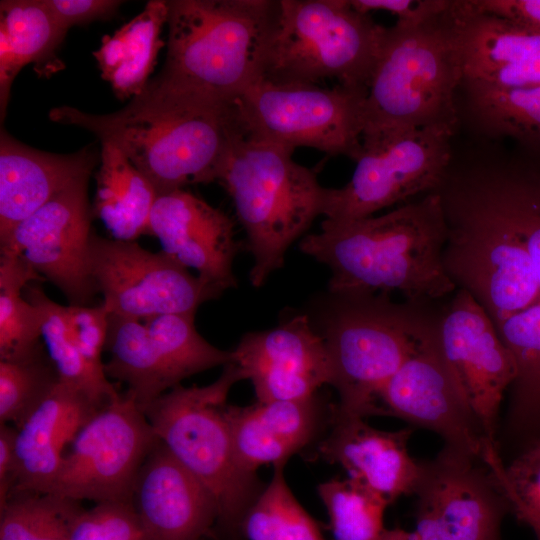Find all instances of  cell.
Returning <instances> with one entry per match:
<instances>
[{"label":"cell","mask_w":540,"mask_h":540,"mask_svg":"<svg viewBox=\"0 0 540 540\" xmlns=\"http://www.w3.org/2000/svg\"><path fill=\"white\" fill-rule=\"evenodd\" d=\"M147 235L162 251L221 292L237 286L232 264L240 244L224 211L184 189L157 195Z\"/></svg>","instance_id":"obj_20"},{"label":"cell","mask_w":540,"mask_h":540,"mask_svg":"<svg viewBox=\"0 0 540 540\" xmlns=\"http://www.w3.org/2000/svg\"><path fill=\"white\" fill-rule=\"evenodd\" d=\"M93 166L94 155L88 149L51 154L28 147L1 129L0 241L58 193L88 179Z\"/></svg>","instance_id":"obj_24"},{"label":"cell","mask_w":540,"mask_h":540,"mask_svg":"<svg viewBox=\"0 0 540 540\" xmlns=\"http://www.w3.org/2000/svg\"><path fill=\"white\" fill-rule=\"evenodd\" d=\"M227 419L236 460L247 473L256 474L257 469L265 464L287 462L296 453L262 424L251 405H228Z\"/></svg>","instance_id":"obj_38"},{"label":"cell","mask_w":540,"mask_h":540,"mask_svg":"<svg viewBox=\"0 0 540 540\" xmlns=\"http://www.w3.org/2000/svg\"><path fill=\"white\" fill-rule=\"evenodd\" d=\"M321 335L340 414L383 415L379 395L423 344L439 334L443 305L383 293L335 296Z\"/></svg>","instance_id":"obj_4"},{"label":"cell","mask_w":540,"mask_h":540,"mask_svg":"<svg viewBox=\"0 0 540 540\" xmlns=\"http://www.w3.org/2000/svg\"><path fill=\"white\" fill-rule=\"evenodd\" d=\"M243 379L240 367L230 362L213 383L179 384L144 411L160 441L211 493L216 525L231 540H240L241 520L264 488L256 474L239 466L227 419L228 394Z\"/></svg>","instance_id":"obj_7"},{"label":"cell","mask_w":540,"mask_h":540,"mask_svg":"<svg viewBox=\"0 0 540 540\" xmlns=\"http://www.w3.org/2000/svg\"><path fill=\"white\" fill-rule=\"evenodd\" d=\"M540 439V438H539ZM538 440V439H537Z\"/></svg>","instance_id":"obj_48"},{"label":"cell","mask_w":540,"mask_h":540,"mask_svg":"<svg viewBox=\"0 0 540 540\" xmlns=\"http://www.w3.org/2000/svg\"><path fill=\"white\" fill-rule=\"evenodd\" d=\"M17 429L7 423L0 424V508L10 497L16 481Z\"/></svg>","instance_id":"obj_45"},{"label":"cell","mask_w":540,"mask_h":540,"mask_svg":"<svg viewBox=\"0 0 540 540\" xmlns=\"http://www.w3.org/2000/svg\"><path fill=\"white\" fill-rule=\"evenodd\" d=\"M81 501L50 493L18 492L0 508V540H69Z\"/></svg>","instance_id":"obj_34"},{"label":"cell","mask_w":540,"mask_h":540,"mask_svg":"<svg viewBox=\"0 0 540 540\" xmlns=\"http://www.w3.org/2000/svg\"><path fill=\"white\" fill-rule=\"evenodd\" d=\"M439 338L485 437L497 445L501 403L516 377L511 352L483 308L462 289L443 305Z\"/></svg>","instance_id":"obj_17"},{"label":"cell","mask_w":540,"mask_h":540,"mask_svg":"<svg viewBox=\"0 0 540 540\" xmlns=\"http://www.w3.org/2000/svg\"><path fill=\"white\" fill-rule=\"evenodd\" d=\"M383 415L438 434L444 446L483 461L487 440L448 364L439 334L423 344L389 379L379 395Z\"/></svg>","instance_id":"obj_15"},{"label":"cell","mask_w":540,"mask_h":540,"mask_svg":"<svg viewBox=\"0 0 540 540\" xmlns=\"http://www.w3.org/2000/svg\"><path fill=\"white\" fill-rule=\"evenodd\" d=\"M529 526L533 529V531H534V533H535V535H536L537 540H540V524H538V523H532V524H530Z\"/></svg>","instance_id":"obj_47"},{"label":"cell","mask_w":540,"mask_h":540,"mask_svg":"<svg viewBox=\"0 0 540 540\" xmlns=\"http://www.w3.org/2000/svg\"><path fill=\"white\" fill-rule=\"evenodd\" d=\"M69 540H150L132 502L95 503L75 519Z\"/></svg>","instance_id":"obj_39"},{"label":"cell","mask_w":540,"mask_h":540,"mask_svg":"<svg viewBox=\"0 0 540 540\" xmlns=\"http://www.w3.org/2000/svg\"><path fill=\"white\" fill-rule=\"evenodd\" d=\"M65 314L82 357L96 375L107 378L102 362L110 317L107 307L103 302L97 306L69 305Z\"/></svg>","instance_id":"obj_41"},{"label":"cell","mask_w":540,"mask_h":540,"mask_svg":"<svg viewBox=\"0 0 540 540\" xmlns=\"http://www.w3.org/2000/svg\"><path fill=\"white\" fill-rule=\"evenodd\" d=\"M159 441L134 399L120 393L76 433L48 493L95 503L132 502L137 475Z\"/></svg>","instance_id":"obj_12"},{"label":"cell","mask_w":540,"mask_h":540,"mask_svg":"<svg viewBox=\"0 0 540 540\" xmlns=\"http://www.w3.org/2000/svg\"><path fill=\"white\" fill-rule=\"evenodd\" d=\"M463 78L497 87L540 85V32L451 0L446 11Z\"/></svg>","instance_id":"obj_19"},{"label":"cell","mask_w":540,"mask_h":540,"mask_svg":"<svg viewBox=\"0 0 540 540\" xmlns=\"http://www.w3.org/2000/svg\"><path fill=\"white\" fill-rule=\"evenodd\" d=\"M455 103L458 132L481 140L510 139L540 152V85L497 87L462 79Z\"/></svg>","instance_id":"obj_25"},{"label":"cell","mask_w":540,"mask_h":540,"mask_svg":"<svg viewBox=\"0 0 540 540\" xmlns=\"http://www.w3.org/2000/svg\"><path fill=\"white\" fill-rule=\"evenodd\" d=\"M101 144L94 213L113 239L134 241L148 233L157 192L117 147Z\"/></svg>","instance_id":"obj_27"},{"label":"cell","mask_w":540,"mask_h":540,"mask_svg":"<svg viewBox=\"0 0 540 540\" xmlns=\"http://www.w3.org/2000/svg\"><path fill=\"white\" fill-rule=\"evenodd\" d=\"M101 408L84 393L59 380L16 428L17 471L11 494L48 493L69 443Z\"/></svg>","instance_id":"obj_23"},{"label":"cell","mask_w":540,"mask_h":540,"mask_svg":"<svg viewBox=\"0 0 540 540\" xmlns=\"http://www.w3.org/2000/svg\"><path fill=\"white\" fill-rule=\"evenodd\" d=\"M386 32L349 0H280L263 80L368 89Z\"/></svg>","instance_id":"obj_8"},{"label":"cell","mask_w":540,"mask_h":540,"mask_svg":"<svg viewBox=\"0 0 540 540\" xmlns=\"http://www.w3.org/2000/svg\"><path fill=\"white\" fill-rule=\"evenodd\" d=\"M41 344L18 359L0 360V422L21 426L59 382L57 370Z\"/></svg>","instance_id":"obj_36"},{"label":"cell","mask_w":540,"mask_h":540,"mask_svg":"<svg viewBox=\"0 0 540 540\" xmlns=\"http://www.w3.org/2000/svg\"><path fill=\"white\" fill-rule=\"evenodd\" d=\"M132 504L150 540H202L218 519L211 493L161 441L137 475Z\"/></svg>","instance_id":"obj_21"},{"label":"cell","mask_w":540,"mask_h":540,"mask_svg":"<svg viewBox=\"0 0 540 540\" xmlns=\"http://www.w3.org/2000/svg\"><path fill=\"white\" fill-rule=\"evenodd\" d=\"M192 314H163L142 320L174 383L232 362V351L207 342L196 330Z\"/></svg>","instance_id":"obj_33"},{"label":"cell","mask_w":540,"mask_h":540,"mask_svg":"<svg viewBox=\"0 0 540 540\" xmlns=\"http://www.w3.org/2000/svg\"><path fill=\"white\" fill-rule=\"evenodd\" d=\"M286 461L274 464L269 484L244 514L240 540H325L318 524L291 492Z\"/></svg>","instance_id":"obj_31"},{"label":"cell","mask_w":540,"mask_h":540,"mask_svg":"<svg viewBox=\"0 0 540 540\" xmlns=\"http://www.w3.org/2000/svg\"><path fill=\"white\" fill-rule=\"evenodd\" d=\"M167 4V56L158 78L231 102L263 79L280 0Z\"/></svg>","instance_id":"obj_3"},{"label":"cell","mask_w":540,"mask_h":540,"mask_svg":"<svg viewBox=\"0 0 540 540\" xmlns=\"http://www.w3.org/2000/svg\"><path fill=\"white\" fill-rule=\"evenodd\" d=\"M232 353V362L251 380L258 402L307 400L330 384L324 340L305 315L245 334Z\"/></svg>","instance_id":"obj_18"},{"label":"cell","mask_w":540,"mask_h":540,"mask_svg":"<svg viewBox=\"0 0 540 540\" xmlns=\"http://www.w3.org/2000/svg\"><path fill=\"white\" fill-rule=\"evenodd\" d=\"M89 270L111 315L144 320L163 314H192L223 292L163 251L155 253L134 241L92 233Z\"/></svg>","instance_id":"obj_13"},{"label":"cell","mask_w":540,"mask_h":540,"mask_svg":"<svg viewBox=\"0 0 540 540\" xmlns=\"http://www.w3.org/2000/svg\"><path fill=\"white\" fill-rule=\"evenodd\" d=\"M44 0L0 3V115L3 120L14 78L28 63H47L65 34Z\"/></svg>","instance_id":"obj_28"},{"label":"cell","mask_w":540,"mask_h":540,"mask_svg":"<svg viewBox=\"0 0 540 540\" xmlns=\"http://www.w3.org/2000/svg\"><path fill=\"white\" fill-rule=\"evenodd\" d=\"M49 116L117 147L157 195L217 181L231 149L246 136L234 102L158 77L114 113L95 115L63 106Z\"/></svg>","instance_id":"obj_1"},{"label":"cell","mask_w":540,"mask_h":540,"mask_svg":"<svg viewBox=\"0 0 540 540\" xmlns=\"http://www.w3.org/2000/svg\"><path fill=\"white\" fill-rule=\"evenodd\" d=\"M444 446L420 462L415 531L418 540H502L500 524L509 503L488 469Z\"/></svg>","instance_id":"obj_14"},{"label":"cell","mask_w":540,"mask_h":540,"mask_svg":"<svg viewBox=\"0 0 540 540\" xmlns=\"http://www.w3.org/2000/svg\"><path fill=\"white\" fill-rule=\"evenodd\" d=\"M357 11L370 14L388 12L402 25L416 26L442 15L451 0H349Z\"/></svg>","instance_id":"obj_42"},{"label":"cell","mask_w":540,"mask_h":540,"mask_svg":"<svg viewBox=\"0 0 540 540\" xmlns=\"http://www.w3.org/2000/svg\"><path fill=\"white\" fill-rule=\"evenodd\" d=\"M446 11L420 25L387 27L367 89L362 139L431 127L458 132L455 97L463 73Z\"/></svg>","instance_id":"obj_6"},{"label":"cell","mask_w":540,"mask_h":540,"mask_svg":"<svg viewBox=\"0 0 540 540\" xmlns=\"http://www.w3.org/2000/svg\"><path fill=\"white\" fill-rule=\"evenodd\" d=\"M483 463L519 520L540 524V439L527 445L505 466L498 448L490 449Z\"/></svg>","instance_id":"obj_37"},{"label":"cell","mask_w":540,"mask_h":540,"mask_svg":"<svg viewBox=\"0 0 540 540\" xmlns=\"http://www.w3.org/2000/svg\"><path fill=\"white\" fill-rule=\"evenodd\" d=\"M44 279L20 258H0V360L33 353L42 343L39 309L23 295L24 287Z\"/></svg>","instance_id":"obj_32"},{"label":"cell","mask_w":540,"mask_h":540,"mask_svg":"<svg viewBox=\"0 0 540 540\" xmlns=\"http://www.w3.org/2000/svg\"><path fill=\"white\" fill-rule=\"evenodd\" d=\"M333 540H382L389 502L362 482L333 478L317 487Z\"/></svg>","instance_id":"obj_35"},{"label":"cell","mask_w":540,"mask_h":540,"mask_svg":"<svg viewBox=\"0 0 540 540\" xmlns=\"http://www.w3.org/2000/svg\"><path fill=\"white\" fill-rule=\"evenodd\" d=\"M439 197L447 227L443 264L456 289L474 298L495 329L537 303L536 275L521 242L493 219Z\"/></svg>","instance_id":"obj_10"},{"label":"cell","mask_w":540,"mask_h":540,"mask_svg":"<svg viewBox=\"0 0 540 540\" xmlns=\"http://www.w3.org/2000/svg\"><path fill=\"white\" fill-rule=\"evenodd\" d=\"M87 180L58 193L0 241L1 254L20 258L57 286L70 305L89 306L98 292L89 270Z\"/></svg>","instance_id":"obj_16"},{"label":"cell","mask_w":540,"mask_h":540,"mask_svg":"<svg viewBox=\"0 0 540 540\" xmlns=\"http://www.w3.org/2000/svg\"><path fill=\"white\" fill-rule=\"evenodd\" d=\"M471 3L480 11L540 32V0H471Z\"/></svg>","instance_id":"obj_44"},{"label":"cell","mask_w":540,"mask_h":540,"mask_svg":"<svg viewBox=\"0 0 540 540\" xmlns=\"http://www.w3.org/2000/svg\"><path fill=\"white\" fill-rule=\"evenodd\" d=\"M167 18V1H149L141 13L113 35H105L100 48L93 52L102 78L120 100L134 98L146 88L165 44L160 32Z\"/></svg>","instance_id":"obj_26"},{"label":"cell","mask_w":540,"mask_h":540,"mask_svg":"<svg viewBox=\"0 0 540 540\" xmlns=\"http://www.w3.org/2000/svg\"><path fill=\"white\" fill-rule=\"evenodd\" d=\"M255 415L277 438L290 445L296 453L315 437L320 420L316 396L300 401L256 402L251 405Z\"/></svg>","instance_id":"obj_40"},{"label":"cell","mask_w":540,"mask_h":540,"mask_svg":"<svg viewBox=\"0 0 540 540\" xmlns=\"http://www.w3.org/2000/svg\"><path fill=\"white\" fill-rule=\"evenodd\" d=\"M330 432L319 441L315 457L339 464L348 473L389 504L413 494L420 475V462L409 453L411 428L396 431L376 429L365 418L340 414L330 407Z\"/></svg>","instance_id":"obj_22"},{"label":"cell","mask_w":540,"mask_h":540,"mask_svg":"<svg viewBox=\"0 0 540 540\" xmlns=\"http://www.w3.org/2000/svg\"><path fill=\"white\" fill-rule=\"evenodd\" d=\"M105 349L111 355L104 363L106 376L124 382L126 392L143 412L177 386L142 320L110 314Z\"/></svg>","instance_id":"obj_29"},{"label":"cell","mask_w":540,"mask_h":540,"mask_svg":"<svg viewBox=\"0 0 540 540\" xmlns=\"http://www.w3.org/2000/svg\"><path fill=\"white\" fill-rule=\"evenodd\" d=\"M23 295L41 313V338L60 381L100 407L117 398L120 393L114 385L96 375L79 352L67 323L65 306L51 300L35 281L24 287Z\"/></svg>","instance_id":"obj_30"},{"label":"cell","mask_w":540,"mask_h":540,"mask_svg":"<svg viewBox=\"0 0 540 540\" xmlns=\"http://www.w3.org/2000/svg\"><path fill=\"white\" fill-rule=\"evenodd\" d=\"M64 31L96 19L113 15L122 1L115 0H44Z\"/></svg>","instance_id":"obj_43"},{"label":"cell","mask_w":540,"mask_h":540,"mask_svg":"<svg viewBox=\"0 0 540 540\" xmlns=\"http://www.w3.org/2000/svg\"><path fill=\"white\" fill-rule=\"evenodd\" d=\"M446 239L441 199L433 191L384 214L325 218L300 250L330 269L334 296L397 292L408 301L436 303L456 290L443 264Z\"/></svg>","instance_id":"obj_2"},{"label":"cell","mask_w":540,"mask_h":540,"mask_svg":"<svg viewBox=\"0 0 540 540\" xmlns=\"http://www.w3.org/2000/svg\"><path fill=\"white\" fill-rule=\"evenodd\" d=\"M456 134L431 127L362 139L349 182L328 188L325 218L363 219L433 192L451 160Z\"/></svg>","instance_id":"obj_11"},{"label":"cell","mask_w":540,"mask_h":540,"mask_svg":"<svg viewBox=\"0 0 540 540\" xmlns=\"http://www.w3.org/2000/svg\"><path fill=\"white\" fill-rule=\"evenodd\" d=\"M382 540H418V538L414 532H407L405 530L395 528L391 530L386 529Z\"/></svg>","instance_id":"obj_46"},{"label":"cell","mask_w":540,"mask_h":540,"mask_svg":"<svg viewBox=\"0 0 540 540\" xmlns=\"http://www.w3.org/2000/svg\"><path fill=\"white\" fill-rule=\"evenodd\" d=\"M293 152L245 136L231 149L217 179L246 233L254 287L282 267L290 245L325 214L328 188L313 170L293 160Z\"/></svg>","instance_id":"obj_5"},{"label":"cell","mask_w":540,"mask_h":540,"mask_svg":"<svg viewBox=\"0 0 540 540\" xmlns=\"http://www.w3.org/2000/svg\"><path fill=\"white\" fill-rule=\"evenodd\" d=\"M367 89L260 80L234 101L247 137L292 150L309 147L356 160Z\"/></svg>","instance_id":"obj_9"}]
</instances>
